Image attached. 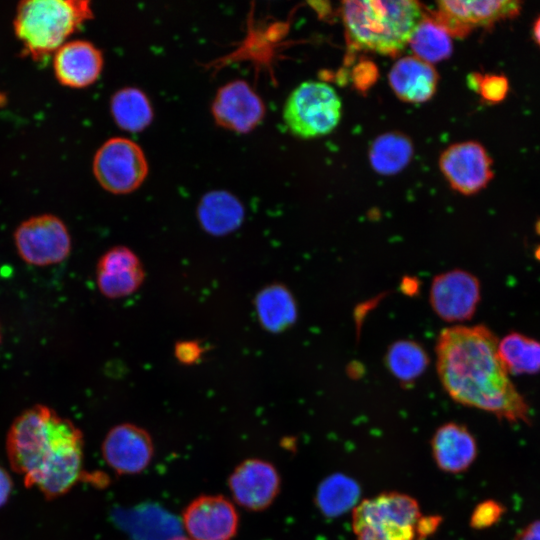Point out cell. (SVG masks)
<instances>
[{
	"mask_svg": "<svg viewBox=\"0 0 540 540\" xmlns=\"http://www.w3.org/2000/svg\"><path fill=\"white\" fill-rule=\"evenodd\" d=\"M433 459L440 470L460 473L477 457V443L471 432L458 423L440 426L431 440Z\"/></svg>",
	"mask_w": 540,
	"mask_h": 540,
	"instance_id": "obj_19",
	"label": "cell"
},
{
	"mask_svg": "<svg viewBox=\"0 0 540 540\" xmlns=\"http://www.w3.org/2000/svg\"><path fill=\"white\" fill-rule=\"evenodd\" d=\"M536 231L540 234V220L536 223Z\"/></svg>",
	"mask_w": 540,
	"mask_h": 540,
	"instance_id": "obj_36",
	"label": "cell"
},
{
	"mask_svg": "<svg viewBox=\"0 0 540 540\" xmlns=\"http://www.w3.org/2000/svg\"><path fill=\"white\" fill-rule=\"evenodd\" d=\"M387 363L397 378L411 381L421 375L426 368L427 356L419 345L410 341H400L391 346Z\"/></svg>",
	"mask_w": 540,
	"mask_h": 540,
	"instance_id": "obj_27",
	"label": "cell"
},
{
	"mask_svg": "<svg viewBox=\"0 0 540 540\" xmlns=\"http://www.w3.org/2000/svg\"><path fill=\"white\" fill-rule=\"evenodd\" d=\"M20 258L33 266H49L64 261L71 251V237L57 216L42 214L23 221L14 232Z\"/></svg>",
	"mask_w": 540,
	"mask_h": 540,
	"instance_id": "obj_8",
	"label": "cell"
},
{
	"mask_svg": "<svg viewBox=\"0 0 540 540\" xmlns=\"http://www.w3.org/2000/svg\"><path fill=\"white\" fill-rule=\"evenodd\" d=\"M436 352L440 380L452 399L510 422L530 423L528 404L509 379L488 328H448Z\"/></svg>",
	"mask_w": 540,
	"mask_h": 540,
	"instance_id": "obj_1",
	"label": "cell"
},
{
	"mask_svg": "<svg viewBox=\"0 0 540 540\" xmlns=\"http://www.w3.org/2000/svg\"><path fill=\"white\" fill-rule=\"evenodd\" d=\"M92 169L103 189L113 194H128L142 185L149 166L144 151L136 142L113 137L96 151Z\"/></svg>",
	"mask_w": 540,
	"mask_h": 540,
	"instance_id": "obj_7",
	"label": "cell"
},
{
	"mask_svg": "<svg viewBox=\"0 0 540 540\" xmlns=\"http://www.w3.org/2000/svg\"><path fill=\"white\" fill-rule=\"evenodd\" d=\"M514 540H540V520H536L520 530Z\"/></svg>",
	"mask_w": 540,
	"mask_h": 540,
	"instance_id": "obj_32",
	"label": "cell"
},
{
	"mask_svg": "<svg viewBox=\"0 0 540 540\" xmlns=\"http://www.w3.org/2000/svg\"><path fill=\"white\" fill-rule=\"evenodd\" d=\"M360 495V486L354 479L342 473H334L320 482L315 503L323 515L338 517L354 509Z\"/></svg>",
	"mask_w": 540,
	"mask_h": 540,
	"instance_id": "obj_21",
	"label": "cell"
},
{
	"mask_svg": "<svg viewBox=\"0 0 540 540\" xmlns=\"http://www.w3.org/2000/svg\"><path fill=\"white\" fill-rule=\"evenodd\" d=\"M342 102L335 89L321 81H305L288 96L283 120L296 137L312 139L330 134L339 124Z\"/></svg>",
	"mask_w": 540,
	"mask_h": 540,
	"instance_id": "obj_6",
	"label": "cell"
},
{
	"mask_svg": "<svg viewBox=\"0 0 540 540\" xmlns=\"http://www.w3.org/2000/svg\"><path fill=\"white\" fill-rule=\"evenodd\" d=\"M408 45L415 57L430 64L448 58L453 50L448 29L424 17L415 28Z\"/></svg>",
	"mask_w": 540,
	"mask_h": 540,
	"instance_id": "obj_25",
	"label": "cell"
},
{
	"mask_svg": "<svg viewBox=\"0 0 540 540\" xmlns=\"http://www.w3.org/2000/svg\"><path fill=\"white\" fill-rule=\"evenodd\" d=\"M439 167L451 188L463 195L480 192L494 177L492 158L482 144L472 140L447 147Z\"/></svg>",
	"mask_w": 540,
	"mask_h": 540,
	"instance_id": "obj_9",
	"label": "cell"
},
{
	"mask_svg": "<svg viewBox=\"0 0 540 540\" xmlns=\"http://www.w3.org/2000/svg\"><path fill=\"white\" fill-rule=\"evenodd\" d=\"M413 155V144L400 132H389L375 138L369 148V161L381 175H393L404 169Z\"/></svg>",
	"mask_w": 540,
	"mask_h": 540,
	"instance_id": "obj_23",
	"label": "cell"
},
{
	"mask_svg": "<svg viewBox=\"0 0 540 540\" xmlns=\"http://www.w3.org/2000/svg\"><path fill=\"white\" fill-rule=\"evenodd\" d=\"M12 490V479L7 471L0 466V507L4 505Z\"/></svg>",
	"mask_w": 540,
	"mask_h": 540,
	"instance_id": "obj_33",
	"label": "cell"
},
{
	"mask_svg": "<svg viewBox=\"0 0 540 540\" xmlns=\"http://www.w3.org/2000/svg\"><path fill=\"white\" fill-rule=\"evenodd\" d=\"M175 355L179 361L185 364L195 362L201 355L200 346L191 341L178 343L175 348Z\"/></svg>",
	"mask_w": 540,
	"mask_h": 540,
	"instance_id": "obj_30",
	"label": "cell"
},
{
	"mask_svg": "<svg viewBox=\"0 0 540 540\" xmlns=\"http://www.w3.org/2000/svg\"><path fill=\"white\" fill-rule=\"evenodd\" d=\"M341 13L353 42L382 55L402 51L424 17L421 4L411 0L344 1Z\"/></svg>",
	"mask_w": 540,
	"mask_h": 540,
	"instance_id": "obj_3",
	"label": "cell"
},
{
	"mask_svg": "<svg viewBox=\"0 0 540 540\" xmlns=\"http://www.w3.org/2000/svg\"><path fill=\"white\" fill-rule=\"evenodd\" d=\"M441 522L439 516H422L417 526V540H424L432 535Z\"/></svg>",
	"mask_w": 540,
	"mask_h": 540,
	"instance_id": "obj_31",
	"label": "cell"
},
{
	"mask_svg": "<svg viewBox=\"0 0 540 540\" xmlns=\"http://www.w3.org/2000/svg\"><path fill=\"white\" fill-rule=\"evenodd\" d=\"M257 311L266 328L280 330L294 320L296 310L289 292L281 286H272L258 295Z\"/></svg>",
	"mask_w": 540,
	"mask_h": 540,
	"instance_id": "obj_26",
	"label": "cell"
},
{
	"mask_svg": "<svg viewBox=\"0 0 540 540\" xmlns=\"http://www.w3.org/2000/svg\"><path fill=\"white\" fill-rule=\"evenodd\" d=\"M438 10L459 31L467 32L476 26H489L500 20L514 18L521 11V2L515 0L437 2Z\"/></svg>",
	"mask_w": 540,
	"mask_h": 540,
	"instance_id": "obj_17",
	"label": "cell"
},
{
	"mask_svg": "<svg viewBox=\"0 0 540 540\" xmlns=\"http://www.w3.org/2000/svg\"><path fill=\"white\" fill-rule=\"evenodd\" d=\"M430 299L442 319L467 320L474 314L480 299L479 282L465 271L443 273L434 279Z\"/></svg>",
	"mask_w": 540,
	"mask_h": 540,
	"instance_id": "obj_14",
	"label": "cell"
},
{
	"mask_svg": "<svg viewBox=\"0 0 540 540\" xmlns=\"http://www.w3.org/2000/svg\"><path fill=\"white\" fill-rule=\"evenodd\" d=\"M394 94L403 102L421 104L431 99L438 85L434 66L415 56L398 59L388 74Z\"/></svg>",
	"mask_w": 540,
	"mask_h": 540,
	"instance_id": "obj_18",
	"label": "cell"
},
{
	"mask_svg": "<svg viewBox=\"0 0 540 540\" xmlns=\"http://www.w3.org/2000/svg\"><path fill=\"white\" fill-rule=\"evenodd\" d=\"M421 517L416 499L400 492H384L356 505L352 529L356 540H417Z\"/></svg>",
	"mask_w": 540,
	"mask_h": 540,
	"instance_id": "obj_5",
	"label": "cell"
},
{
	"mask_svg": "<svg viewBox=\"0 0 540 540\" xmlns=\"http://www.w3.org/2000/svg\"><path fill=\"white\" fill-rule=\"evenodd\" d=\"M103 64L102 52L85 40L65 42L53 56L57 80L70 88L92 85L99 78Z\"/></svg>",
	"mask_w": 540,
	"mask_h": 540,
	"instance_id": "obj_15",
	"label": "cell"
},
{
	"mask_svg": "<svg viewBox=\"0 0 540 540\" xmlns=\"http://www.w3.org/2000/svg\"><path fill=\"white\" fill-rule=\"evenodd\" d=\"M498 354L507 373L535 374L540 371V342L512 332L498 343Z\"/></svg>",
	"mask_w": 540,
	"mask_h": 540,
	"instance_id": "obj_24",
	"label": "cell"
},
{
	"mask_svg": "<svg viewBox=\"0 0 540 540\" xmlns=\"http://www.w3.org/2000/svg\"><path fill=\"white\" fill-rule=\"evenodd\" d=\"M183 526L192 540H232L239 516L234 504L222 495H201L184 509Z\"/></svg>",
	"mask_w": 540,
	"mask_h": 540,
	"instance_id": "obj_10",
	"label": "cell"
},
{
	"mask_svg": "<svg viewBox=\"0 0 540 540\" xmlns=\"http://www.w3.org/2000/svg\"><path fill=\"white\" fill-rule=\"evenodd\" d=\"M198 215L207 231L223 234L241 223L243 207L238 199L227 191H212L201 199Z\"/></svg>",
	"mask_w": 540,
	"mask_h": 540,
	"instance_id": "obj_22",
	"label": "cell"
},
{
	"mask_svg": "<svg viewBox=\"0 0 540 540\" xmlns=\"http://www.w3.org/2000/svg\"><path fill=\"white\" fill-rule=\"evenodd\" d=\"M110 108L115 123L128 132L143 131L153 120V109L147 95L135 87L118 90L111 98Z\"/></svg>",
	"mask_w": 540,
	"mask_h": 540,
	"instance_id": "obj_20",
	"label": "cell"
},
{
	"mask_svg": "<svg viewBox=\"0 0 540 540\" xmlns=\"http://www.w3.org/2000/svg\"><path fill=\"white\" fill-rule=\"evenodd\" d=\"M166 540H192V539H190L188 536L178 535V536H173L171 538H168Z\"/></svg>",
	"mask_w": 540,
	"mask_h": 540,
	"instance_id": "obj_35",
	"label": "cell"
},
{
	"mask_svg": "<svg viewBox=\"0 0 540 540\" xmlns=\"http://www.w3.org/2000/svg\"><path fill=\"white\" fill-rule=\"evenodd\" d=\"M0 340H1V335H0Z\"/></svg>",
	"mask_w": 540,
	"mask_h": 540,
	"instance_id": "obj_37",
	"label": "cell"
},
{
	"mask_svg": "<svg viewBox=\"0 0 540 540\" xmlns=\"http://www.w3.org/2000/svg\"><path fill=\"white\" fill-rule=\"evenodd\" d=\"M505 513V507L495 500H485L473 510L470 525L474 529L489 528L497 523Z\"/></svg>",
	"mask_w": 540,
	"mask_h": 540,
	"instance_id": "obj_28",
	"label": "cell"
},
{
	"mask_svg": "<svg viewBox=\"0 0 540 540\" xmlns=\"http://www.w3.org/2000/svg\"><path fill=\"white\" fill-rule=\"evenodd\" d=\"M533 37L537 45L540 47V15L537 17L533 24L532 29Z\"/></svg>",
	"mask_w": 540,
	"mask_h": 540,
	"instance_id": "obj_34",
	"label": "cell"
},
{
	"mask_svg": "<svg viewBox=\"0 0 540 540\" xmlns=\"http://www.w3.org/2000/svg\"><path fill=\"white\" fill-rule=\"evenodd\" d=\"M100 292L109 298L133 293L144 279L138 257L126 247H114L99 260L96 272Z\"/></svg>",
	"mask_w": 540,
	"mask_h": 540,
	"instance_id": "obj_16",
	"label": "cell"
},
{
	"mask_svg": "<svg viewBox=\"0 0 540 540\" xmlns=\"http://www.w3.org/2000/svg\"><path fill=\"white\" fill-rule=\"evenodd\" d=\"M509 91V82L504 75H481L477 92L487 102L498 103L505 99Z\"/></svg>",
	"mask_w": 540,
	"mask_h": 540,
	"instance_id": "obj_29",
	"label": "cell"
},
{
	"mask_svg": "<svg viewBox=\"0 0 540 540\" xmlns=\"http://www.w3.org/2000/svg\"><path fill=\"white\" fill-rule=\"evenodd\" d=\"M92 17L87 0H25L17 6L13 27L24 54L40 62Z\"/></svg>",
	"mask_w": 540,
	"mask_h": 540,
	"instance_id": "obj_4",
	"label": "cell"
},
{
	"mask_svg": "<svg viewBox=\"0 0 540 540\" xmlns=\"http://www.w3.org/2000/svg\"><path fill=\"white\" fill-rule=\"evenodd\" d=\"M102 455L107 465L119 475H135L152 461V437L140 426L123 423L111 428L102 443Z\"/></svg>",
	"mask_w": 540,
	"mask_h": 540,
	"instance_id": "obj_13",
	"label": "cell"
},
{
	"mask_svg": "<svg viewBox=\"0 0 540 540\" xmlns=\"http://www.w3.org/2000/svg\"><path fill=\"white\" fill-rule=\"evenodd\" d=\"M83 447L81 430L44 405L23 411L7 435L11 468L24 476L27 488L37 486L48 499L67 493L80 479Z\"/></svg>",
	"mask_w": 540,
	"mask_h": 540,
	"instance_id": "obj_2",
	"label": "cell"
},
{
	"mask_svg": "<svg viewBox=\"0 0 540 540\" xmlns=\"http://www.w3.org/2000/svg\"><path fill=\"white\" fill-rule=\"evenodd\" d=\"M211 112L220 127L246 134L262 122L265 105L245 80L238 79L218 89L211 105Z\"/></svg>",
	"mask_w": 540,
	"mask_h": 540,
	"instance_id": "obj_11",
	"label": "cell"
},
{
	"mask_svg": "<svg viewBox=\"0 0 540 540\" xmlns=\"http://www.w3.org/2000/svg\"><path fill=\"white\" fill-rule=\"evenodd\" d=\"M281 479L270 462L249 458L239 463L228 478L233 500L250 511L267 509L279 494Z\"/></svg>",
	"mask_w": 540,
	"mask_h": 540,
	"instance_id": "obj_12",
	"label": "cell"
}]
</instances>
